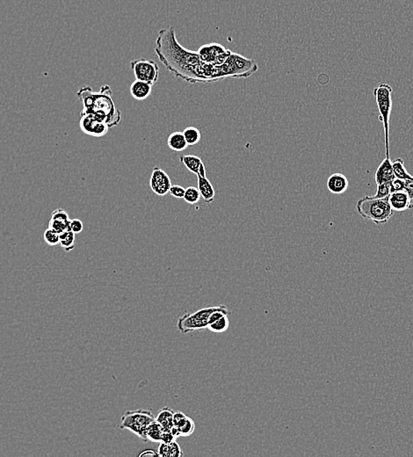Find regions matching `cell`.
<instances>
[{
  "mask_svg": "<svg viewBox=\"0 0 413 457\" xmlns=\"http://www.w3.org/2000/svg\"><path fill=\"white\" fill-rule=\"evenodd\" d=\"M155 52L161 63L172 75L183 81L213 83L225 79L222 65L208 64L200 60L197 51H191L183 47L176 37L173 27L161 29L158 32Z\"/></svg>",
  "mask_w": 413,
  "mask_h": 457,
  "instance_id": "cell-1",
  "label": "cell"
},
{
  "mask_svg": "<svg viewBox=\"0 0 413 457\" xmlns=\"http://www.w3.org/2000/svg\"><path fill=\"white\" fill-rule=\"evenodd\" d=\"M77 96L83 104L82 113L95 116L106 122L109 128L116 127L121 122L122 113L113 102V92L109 85H103L98 93L85 86L77 93Z\"/></svg>",
  "mask_w": 413,
  "mask_h": 457,
  "instance_id": "cell-2",
  "label": "cell"
},
{
  "mask_svg": "<svg viewBox=\"0 0 413 457\" xmlns=\"http://www.w3.org/2000/svg\"><path fill=\"white\" fill-rule=\"evenodd\" d=\"M356 210L361 217L372 221L376 225L387 223L394 215L388 196L382 199L364 196L357 201Z\"/></svg>",
  "mask_w": 413,
  "mask_h": 457,
  "instance_id": "cell-3",
  "label": "cell"
},
{
  "mask_svg": "<svg viewBox=\"0 0 413 457\" xmlns=\"http://www.w3.org/2000/svg\"><path fill=\"white\" fill-rule=\"evenodd\" d=\"M392 87L388 84H380L374 89L376 105L379 111V120L382 122L385 135V155L391 158L389 152V116L392 109Z\"/></svg>",
  "mask_w": 413,
  "mask_h": 457,
  "instance_id": "cell-4",
  "label": "cell"
},
{
  "mask_svg": "<svg viewBox=\"0 0 413 457\" xmlns=\"http://www.w3.org/2000/svg\"><path fill=\"white\" fill-rule=\"evenodd\" d=\"M154 420L155 417L150 410L137 409L128 410L122 415L119 427L129 430L144 442H148L146 436L147 429Z\"/></svg>",
  "mask_w": 413,
  "mask_h": 457,
  "instance_id": "cell-5",
  "label": "cell"
},
{
  "mask_svg": "<svg viewBox=\"0 0 413 457\" xmlns=\"http://www.w3.org/2000/svg\"><path fill=\"white\" fill-rule=\"evenodd\" d=\"M222 67L225 79H246L259 69L258 64L254 60L249 59L234 52L230 55L225 62L222 63Z\"/></svg>",
  "mask_w": 413,
  "mask_h": 457,
  "instance_id": "cell-6",
  "label": "cell"
},
{
  "mask_svg": "<svg viewBox=\"0 0 413 457\" xmlns=\"http://www.w3.org/2000/svg\"><path fill=\"white\" fill-rule=\"evenodd\" d=\"M219 308L220 306H211L200 309L194 313L184 314L178 318L177 323L178 331L182 333H188L193 331L208 329L210 315Z\"/></svg>",
  "mask_w": 413,
  "mask_h": 457,
  "instance_id": "cell-7",
  "label": "cell"
},
{
  "mask_svg": "<svg viewBox=\"0 0 413 457\" xmlns=\"http://www.w3.org/2000/svg\"><path fill=\"white\" fill-rule=\"evenodd\" d=\"M132 72L135 79L153 85L158 80L159 67L153 60L140 58L130 62Z\"/></svg>",
  "mask_w": 413,
  "mask_h": 457,
  "instance_id": "cell-8",
  "label": "cell"
},
{
  "mask_svg": "<svg viewBox=\"0 0 413 457\" xmlns=\"http://www.w3.org/2000/svg\"><path fill=\"white\" fill-rule=\"evenodd\" d=\"M200 58L204 63L214 66H221L225 62L232 51L219 43L204 44L197 50Z\"/></svg>",
  "mask_w": 413,
  "mask_h": 457,
  "instance_id": "cell-9",
  "label": "cell"
},
{
  "mask_svg": "<svg viewBox=\"0 0 413 457\" xmlns=\"http://www.w3.org/2000/svg\"><path fill=\"white\" fill-rule=\"evenodd\" d=\"M79 127L84 134L94 138L104 136L109 129V127L106 122L98 119L90 113H81Z\"/></svg>",
  "mask_w": 413,
  "mask_h": 457,
  "instance_id": "cell-10",
  "label": "cell"
},
{
  "mask_svg": "<svg viewBox=\"0 0 413 457\" xmlns=\"http://www.w3.org/2000/svg\"><path fill=\"white\" fill-rule=\"evenodd\" d=\"M172 180L169 175L160 167H154L150 179V188L154 194L164 196L169 193Z\"/></svg>",
  "mask_w": 413,
  "mask_h": 457,
  "instance_id": "cell-11",
  "label": "cell"
},
{
  "mask_svg": "<svg viewBox=\"0 0 413 457\" xmlns=\"http://www.w3.org/2000/svg\"><path fill=\"white\" fill-rule=\"evenodd\" d=\"M173 426L177 428L180 437H188L191 436L195 429L194 420L181 412L174 413Z\"/></svg>",
  "mask_w": 413,
  "mask_h": 457,
  "instance_id": "cell-12",
  "label": "cell"
},
{
  "mask_svg": "<svg viewBox=\"0 0 413 457\" xmlns=\"http://www.w3.org/2000/svg\"><path fill=\"white\" fill-rule=\"evenodd\" d=\"M395 178L396 177L392 168V160L391 158L385 157L384 159L382 160V163L380 164L375 174L376 185L392 182Z\"/></svg>",
  "mask_w": 413,
  "mask_h": 457,
  "instance_id": "cell-13",
  "label": "cell"
},
{
  "mask_svg": "<svg viewBox=\"0 0 413 457\" xmlns=\"http://www.w3.org/2000/svg\"><path fill=\"white\" fill-rule=\"evenodd\" d=\"M349 187L348 178L342 173H333L327 180V188L333 194H344Z\"/></svg>",
  "mask_w": 413,
  "mask_h": 457,
  "instance_id": "cell-14",
  "label": "cell"
},
{
  "mask_svg": "<svg viewBox=\"0 0 413 457\" xmlns=\"http://www.w3.org/2000/svg\"><path fill=\"white\" fill-rule=\"evenodd\" d=\"M197 188L200 191V196L206 204L213 202L216 196V192L212 183L206 176L197 174Z\"/></svg>",
  "mask_w": 413,
  "mask_h": 457,
  "instance_id": "cell-15",
  "label": "cell"
},
{
  "mask_svg": "<svg viewBox=\"0 0 413 457\" xmlns=\"http://www.w3.org/2000/svg\"><path fill=\"white\" fill-rule=\"evenodd\" d=\"M129 92H130L132 97L134 98L135 100H146L151 94L152 85L146 82L135 79V81L133 82L130 85Z\"/></svg>",
  "mask_w": 413,
  "mask_h": 457,
  "instance_id": "cell-16",
  "label": "cell"
},
{
  "mask_svg": "<svg viewBox=\"0 0 413 457\" xmlns=\"http://www.w3.org/2000/svg\"><path fill=\"white\" fill-rule=\"evenodd\" d=\"M388 201L394 211H405L409 206V196L405 190L395 192L389 194Z\"/></svg>",
  "mask_w": 413,
  "mask_h": 457,
  "instance_id": "cell-17",
  "label": "cell"
},
{
  "mask_svg": "<svg viewBox=\"0 0 413 457\" xmlns=\"http://www.w3.org/2000/svg\"><path fill=\"white\" fill-rule=\"evenodd\" d=\"M157 454L158 456L161 457H181L184 455L180 446L176 440L170 443L160 442Z\"/></svg>",
  "mask_w": 413,
  "mask_h": 457,
  "instance_id": "cell-18",
  "label": "cell"
},
{
  "mask_svg": "<svg viewBox=\"0 0 413 457\" xmlns=\"http://www.w3.org/2000/svg\"><path fill=\"white\" fill-rule=\"evenodd\" d=\"M167 144L171 150L177 151V152L183 151L188 147L183 132L176 131L172 133L168 136Z\"/></svg>",
  "mask_w": 413,
  "mask_h": 457,
  "instance_id": "cell-19",
  "label": "cell"
},
{
  "mask_svg": "<svg viewBox=\"0 0 413 457\" xmlns=\"http://www.w3.org/2000/svg\"><path fill=\"white\" fill-rule=\"evenodd\" d=\"M174 410L169 407L162 408L159 414L155 417V420L159 423L164 428V431H171L173 427V415Z\"/></svg>",
  "mask_w": 413,
  "mask_h": 457,
  "instance_id": "cell-20",
  "label": "cell"
},
{
  "mask_svg": "<svg viewBox=\"0 0 413 457\" xmlns=\"http://www.w3.org/2000/svg\"><path fill=\"white\" fill-rule=\"evenodd\" d=\"M179 160L189 172L194 173L195 175H197L198 173L200 172L201 166L204 165L201 158L195 155H184V156L179 157Z\"/></svg>",
  "mask_w": 413,
  "mask_h": 457,
  "instance_id": "cell-21",
  "label": "cell"
},
{
  "mask_svg": "<svg viewBox=\"0 0 413 457\" xmlns=\"http://www.w3.org/2000/svg\"><path fill=\"white\" fill-rule=\"evenodd\" d=\"M163 432L164 428L162 426L160 425L159 423L156 421V420H154L147 429V433H146L147 441L160 443L162 440Z\"/></svg>",
  "mask_w": 413,
  "mask_h": 457,
  "instance_id": "cell-22",
  "label": "cell"
},
{
  "mask_svg": "<svg viewBox=\"0 0 413 457\" xmlns=\"http://www.w3.org/2000/svg\"><path fill=\"white\" fill-rule=\"evenodd\" d=\"M392 168H393V172L396 178L401 179H411L413 176L410 175V173H408L405 166H404V160L402 158H396L392 161Z\"/></svg>",
  "mask_w": 413,
  "mask_h": 457,
  "instance_id": "cell-23",
  "label": "cell"
},
{
  "mask_svg": "<svg viewBox=\"0 0 413 457\" xmlns=\"http://www.w3.org/2000/svg\"><path fill=\"white\" fill-rule=\"evenodd\" d=\"M75 233H73L72 231H65V232H63V233H61L59 234L60 237V243L61 244V246L66 250V252H70V250H73L74 249V244H75Z\"/></svg>",
  "mask_w": 413,
  "mask_h": 457,
  "instance_id": "cell-24",
  "label": "cell"
},
{
  "mask_svg": "<svg viewBox=\"0 0 413 457\" xmlns=\"http://www.w3.org/2000/svg\"><path fill=\"white\" fill-rule=\"evenodd\" d=\"M183 134H184L188 146H193V145L197 144L201 138L200 130L195 127H188L187 129H184Z\"/></svg>",
  "mask_w": 413,
  "mask_h": 457,
  "instance_id": "cell-25",
  "label": "cell"
},
{
  "mask_svg": "<svg viewBox=\"0 0 413 457\" xmlns=\"http://www.w3.org/2000/svg\"><path fill=\"white\" fill-rule=\"evenodd\" d=\"M228 326H230V321H228V315H223L220 317L219 319L210 324L208 326V329L211 332L221 333V332H226L228 330Z\"/></svg>",
  "mask_w": 413,
  "mask_h": 457,
  "instance_id": "cell-26",
  "label": "cell"
},
{
  "mask_svg": "<svg viewBox=\"0 0 413 457\" xmlns=\"http://www.w3.org/2000/svg\"><path fill=\"white\" fill-rule=\"evenodd\" d=\"M200 191L197 188L195 187H188L186 188L185 194H184V200L188 204H196L200 201Z\"/></svg>",
  "mask_w": 413,
  "mask_h": 457,
  "instance_id": "cell-27",
  "label": "cell"
},
{
  "mask_svg": "<svg viewBox=\"0 0 413 457\" xmlns=\"http://www.w3.org/2000/svg\"><path fill=\"white\" fill-rule=\"evenodd\" d=\"M49 228L53 230L54 232H57L58 234H61L65 231L70 230V222H65L63 220L56 219V218H50Z\"/></svg>",
  "mask_w": 413,
  "mask_h": 457,
  "instance_id": "cell-28",
  "label": "cell"
},
{
  "mask_svg": "<svg viewBox=\"0 0 413 457\" xmlns=\"http://www.w3.org/2000/svg\"><path fill=\"white\" fill-rule=\"evenodd\" d=\"M43 238L46 244H49L50 246H55L60 243L59 234L50 228H48L44 232Z\"/></svg>",
  "mask_w": 413,
  "mask_h": 457,
  "instance_id": "cell-29",
  "label": "cell"
},
{
  "mask_svg": "<svg viewBox=\"0 0 413 457\" xmlns=\"http://www.w3.org/2000/svg\"><path fill=\"white\" fill-rule=\"evenodd\" d=\"M391 184H392V182L377 185L376 194L375 195H373L372 197L376 198V199H382V198L389 196V194H391Z\"/></svg>",
  "mask_w": 413,
  "mask_h": 457,
  "instance_id": "cell-30",
  "label": "cell"
},
{
  "mask_svg": "<svg viewBox=\"0 0 413 457\" xmlns=\"http://www.w3.org/2000/svg\"><path fill=\"white\" fill-rule=\"evenodd\" d=\"M404 190L409 196L408 210H413V177L411 179H404Z\"/></svg>",
  "mask_w": 413,
  "mask_h": 457,
  "instance_id": "cell-31",
  "label": "cell"
},
{
  "mask_svg": "<svg viewBox=\"0 0 413 457\" xmlns=\"http://www.w3.org/2000/svg\"><path fill=\"white\" fill-rule=\"evenodd\" d=\"M84 230V223L81 220L72 219L70 221V231H72L75 234L81 233Z\"/></svg>",
  "mask_w": 413,
  "mask_h": 457,
  "instance_id": "cell-32",
  "label": "cell"
},
{
  "mask_svg": "<svg viewBox=\"0 0 413 457\" xmlns=\"http://www.w3.org/2000/svg\"><path fill=\"white\" fill-rule=\"evenodd\" d=\"M186 188L179 185H172L170 188L169 193L173 197L177 199H183L185 194Z\"/></svg>",
  "mask_w": 413,
  "mask_h": 457,
  "instance_id": "cell-33",
  "label": "cell"
},
{
  "mask_svg": "<svg viewBox=\"0 0 413 457\" xmlns=\"http://www.w3.org/2000/svg\"><path fill=\"white\" fill-rule=\"evenodd\" d=\"M402 190H404V179L395 178L391 184V194Z\"/></svg>",
  "mask_w": 413,
  "mask_h": 457,
  "instance_id": "cell-34",
  "label": "cell"
},
{
  "mask_svg": "<svg viewBox=\"0 0 413 457\" xmlns=\"http://www.w3.org/2000/svg\"><path fill=\"white\" fill-rule=\"evenodd\" d=\"M51 218L63 220V221H65V222H70L71 221L69 215L66 213L65 211L62 210V209H57V210H54L52 214H51Z\"/></svg>",
  "mask_w": 413,
  "mask_h": 457,
  "instance_id": "cell-35",
  "label": "cell"
},
{
  "mask_svg": "<svg viewBox=\"0 0 413 457\" xmlns=\"http://www.w3.org/2000/svg\"><path fill=\"white\" fill-rule=\"evenodd\" d=\"M175 440H177V439L175 438V436H173L172 431H164L161 442L170 443V442H173V441H175Z\"/></svg>",
  "mask_w": 413,
  "mask_h": 457,
  "instance_id": "cell-36",
  "label": "cell"
},
{
  "mask_svg": "<svg viewBox=\"0 0 413 457\" xmlns=\"http://www.w3.org/2000/svg\"><path fill=\"white\" fill-rule=\"evenodd\" d=\"M147 454H150V455H154V456H158V454H157V452H155L154 450H150V449H148V450L144 451L143 452L142 454H140V456H145V455H147Z\"/></svg>",
  "mask_w": 413,
  "mask_h": 457,
  "instance_id": "cell-37",
  "label": "cell"
}]
</instances>
